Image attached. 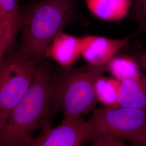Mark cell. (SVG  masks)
Instances as JSON below:
<instances>
[{"instance_id":"13","label":"cell","mask_w":146,"mask_h":146,"mask_svg":"<svg viewBox=\"0 0 146 146\" xmlns=\"http://www.w3.org/2000/svg\"><path fill=\"white\" fill-rule=\"evenodd\" d=\"M19 3V0H0V23L7 28L14 38L20 19Z\"/></svg>"},{"instance_id":"14","label":"cell","mask_w":146,"mask_h":146,"mask_svg":"<svg viewBox=\"0 0 146 146\" xmlns=\"http://www.w3.org/2000/svg\"><path fill=\"white\" fill-rule=\"evenodd\" d=\"M131 20L139 26V29L146 34V0H131Z\"/></svg>"},{"instance_id":"2","label":"cell","mask_w":146,"mask_h":146,"mask_svg":"<svg viewBox=\"0 0 146 146\" xmlns=\"http://www.w3.org/2000/svg\"><path fill=\"white\" fill-rule=\"evenodd\" d=\"M79 0H42L31 5L22 20L21 52L42 61L54 39L76 15Z\"/></svg>"},{"instance_id":"12","label":"cell","mask_w":146,"mask_h":146,"mask_svg":"<svg viewBox=\"0 0 146 146\" xmlns=\"http://www.w3.org/2000/svg\"><path fill=\"white\" fill-rule=\"evenodd\" d=\"M121 82L115 78L102 75L96 80L94 90L97 100L106 108H117Z\"/></svg>"},{"instance_id":"4","label":"cell","mask_w":146,"mask_h":146,"mask_svg":"<svg viewBox=\"0 0 146 146\" xmlns=\"http://www.w3.org/2000/svg\"><path fill=\"white\" fill-rule=\"evenodd\" d=\"M38 63L21 52L0 62V127L28 91Z\"/></svg>"},{"instance_id":"5","label":"cell","mask_w":146,"mask_h":146,"mask_svg":"<svg viewBox=\"0 0 146 146\" xmlns=\"http://www.w3.org/2000/svg\"><path fill=\"white\" fill-rule=\"evenodd\" d=\"M88 141L105 136L127 137L146 134V111L119 107L99 108L86 121Z\"/></svg>"},{"instance_id":"7","label":"cell","mask_w":146,"mask_h":146,"mask_svg":"<svg viewBox=\"0 0 146 146\" xmlns=\"http://www.w3.org/2000/svg\"><path fill=\"white\" fill-rule=\"evenodd\" d=\"M135 35L120 39L93 35L81 37V56L88 64L104 66Z\"/></svg>"},{"instance_id":"8","label":"cell","mask_w":146,"mask_h":146,"mask_svg":"<svg viewBox=\"0 0 146 146\" xmlns=\"http://www.w3.org/2000/svg\"><path fill=\"white\" fill-rule=\"evenodd\" d=\"M81 55V38L62 33L54 39L46 52V58L66 68L71 66Z\"/></svg>"},{"instance_id":"3","label":"cell","mask_w":146,"mask_h":146,"mask_svg":"<svg viewBox=\"0 0 146 146\" xmlns=\"http://www.w3.org/2000/svg\"><path fill=\"white\" fill-rule=\"evenodd\" d=\"M107 72V65L97 67L88 64L52 74L49 92L52 114L60 111L63 114L62 120L73 121L94 110L98 102L94 84Z\"/></svg>"},{"instance_id":"16","label":"cell","mask_w":146,"mask_h":146,"mask_svg":"<svg viewBox=\"0 0 146 146\" xmlns=\"http://www.w3.org/2000/svg\"><path fill=\"white\" fill-rule=\"evenodd\" d=\"M14 38L11 36L7 28L0 23V62L4 58V55L10 47Z\"/></svg>"},{"instance_id":"9","label":"cell","mask_w":146,"mask_h":146,"mask_svg":"<svg viewBox=\"0 0 146 146\" xmlns=\"http://www.w3.org/2000/svg\"><path fill=\"white\" fill-rule=\"evenodd\" d=\"M89 11L104 21H119L128 15L131 0H86Z\"/></svg>"},{"instance_id":"10","label":"cell","mask_w":146,"mask_h":146,"mask_svg":"<svg viewBox=\"0 0 146 146\" xmlns=\"http://www.w3.org/2000/svg\"><path fill=\"white\" fill-rule=\"evenodd\" d=\"M119 104L121 107L146 111V87L142 80H128L121 82Z\"/></svg>"},{"instance_id":"11","label":"cell","mask_w":146,"mask_h":146,"mask_svg":"<svg viewBox=\"0 0 146 146\" xmlns=\"http://www.w3.org/2000/svg\"><path fill=\"white\" fill-rule=\"evenodd\" d=\"M107 72L122 82L128 80L142 81L144 76L135 60L131 56H115L107 64Z\"/></svg>"},{"instance_id":"1","label":"cell","mask_w":146,"mask_h":146,"mask_svg":"<svg viewBox=\"0 0 146 146\" xmlns=\"http://www.w3.org/2000/svg\"><path fill=\"white\" fill-rule=\"evenodd\" d=\"M52 75L48 61L38 64L28 91L0 127V146H29L33 132L49 125Z\"/></svg>"},{"instance_id":"6","label":"cell","mask_w":146,"mask_h":146,"mask_svg":"<svg viewBox=\"0 0 146 146\" xmlns=\"http://www.w3.org/2000/svg\"><path fill=\"white\" fill-rule=\"evenodd\" d=\"M86 121H63L52 128L50 125L42 128L41 133L33 137L29 146H82L88 141Z\"/></svg>"},{"instance_id":"17","label":"cell","mask_w":146,"mask_h":146,"mask_svg":"<svg viewBox=\"0 0 146 146\" xmlns=\"http://www.w3.org/2000/svg\"><path fill=\"white\" fill-rule=\"evenodd\" d=\"M130 56L135 60L141 70L146 72V48L133 51ZM142 82L146 87V76L143 77Z\"/></svg>"},{"instance_id":"18","label":"cell","mask_w":146,"mask_h":146,"mask_svg":"<svg viewBox=\"0 0 146 146\" xmlns=\"http://www.w3.org/2000/svg\"><path fill=\"white\" fill-rule=\"evenodd\" d=\"M137 146H146V134L129 137L125 139Z\"/></svg>"},{"instance_id":"15","label":"cell","mask_w":146,"mask_h":146,"mask_svg":"<svg viewBox=\"0 0 146 146\" xmlns=\"http://www.w3.org/2000/svg\"><path fill=\"white\" fill-rule=\"evenodd\" d=\"M123 140L114 136H105L94 140L91 146H137L134 143L131 145H127Z\"/></svg>"}]
</instances>
